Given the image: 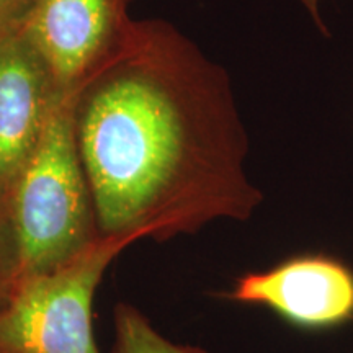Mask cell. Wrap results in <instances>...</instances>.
<instances>
[{"mask_svg": "<svg viewBox=\"0 0 353 353\" xmlns=\"http://www.w3.org/2000/svg\"><path fill=\"white\" fill-rule=\"evenodd\" d=\"M70 100L101 237L164 242L263 201L228 70L169 21L132 20Z\"/></svg>", "mask_w": 353, "mask_h": 353, "instance_id": "obj_1", "label": "cell"}, {"mask_svg": "<svg viewBox=\"0 0 353 353\" xmlns=\"http://www.w3.org/2000/svg\"><path fill=\"white\" fill-rule=\"evenodd\" d=\"M3 200L20 247V278L54 270L101 237L74 134L70 97L52 113Z\"/></svg>", "mask_w": 353, "mask_h": 353, "instance_id": "obj_2", "label": "cell"}, {"mask_svg": "<svg viewBox=\"0 0 353 353\" xmlns=\"http://www.w3.org/2000/svg\"><path fill=\"white\" fill-rule=\"evenodd\" d=\"M130 245L100 237L54 270L20 278L0 307V353H100L92 322L95 291Z\"/></svg>", "mask_w": 353, "mask_h": 353, "instance_id": "obj_3", "label": "cell"}, {"mask_svg": "<svg viewBox=\"0 0 353 353\" xmlns=\"http://www.w3.org/2000/svg\"><path fill=\"white\" fill-rule=\"evenodd\" d=\"M221 296L270 309L293 327L330 330L353 321V272L329 255H299L244 273Z\"/></svg>", "mask_w": 353, "mask_h": 353, "instance_id": "obj_4", "label": "cell"}, {"mask_svg": "<svg viewBox=\"0 0 353 353\" xmlns=\"http://www.w3.org/2000/svg\"><path fill=\"white\" fill-rule=\"evenodd\" d=\"M132 0H38L23 32L68 99L123 41Z\"/></svg>", "mask_w": 353, "mask_h": 353, "instance_id": "obj_5", "label": "cell"}, {"mask_svg": "<svg viewBox=\"0 0 353 353\" xmlns=\"http://www.w3.org/2000/svg\"><path fill=\"white\" fill-rule=\"evenodd\" d=\"M65 99L41 52L15 32L0 38V195L38 148L52 113Z\"/></svg>", "mask_w": 353, "mask_h": 353, "instance_id": "obj_6", "label": "cell"}, {"mask_svg": "<svg viewBox=\"0 0 353 353\" xmlns=\"http://www.w3.org/2000/svg\"><path fill=\"white\" fill-rule=\"evenodd\" d=\"M112 353H208L200 347L182 345L165 339L139 309L126 303L114 307Z\"/></svg>", "mask_w": 353, "mask_h": 353, "instance_id": "obj_7", "label": "cell"}, {"mask_svg": "<svg viewBox=\"0 0 353 353\" xmlns=\"http://www.w3.org/2000/svg\"><path fill=\"white\" fill-rule=\"evenodd\" d=\"M20 278V247L15 229L0 195V307L6 304Z\"/></svg>", "mask_w": 353, "mask_h": 353, "instance_id": "obj_8", "label": "cell"}, {"mask_svg": "<svg viewBox=\"0 0 353 353\" xmlns=\"http://www.w3.org/2000/svg\"><path fill=\"white\" fill-rule=\"evenodd\" d=\"M38 0H0V38L21 32Z\"/></svg>", "mask_w": 353, "mask_h": 353, "instance_id": "obj_9", "label": "cell"}, {"mask_svg": "<svg viewBox=\"0 0 353 353\" xmlns=\"http://www.w3.org/2000/svg\"><path fill=\"white\" fill-rule=\"evenodd\" d=\"M299 2L303 3L309 15H311V19H312V21H314V25L317 26V28H319V32L324 34V37H329L327 26H325L324 20L321 19V10H319L321 0H299Z\"/></svg>", "mask_w": 353, "mask_h": 353, "instance_id": "obj_10", "label": "cell"}]
</instances>
